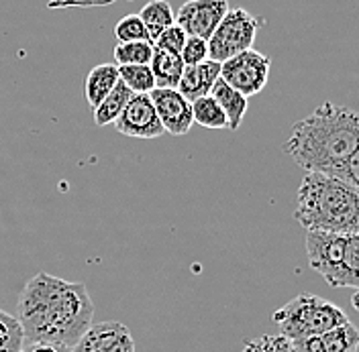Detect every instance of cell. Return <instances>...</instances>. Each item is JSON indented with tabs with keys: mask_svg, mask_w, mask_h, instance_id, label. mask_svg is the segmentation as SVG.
Here are the masks:
<instances>
[{
	"mask_svg": "<svg viewBox=\"0 0 359 352\" xmlns=\"http://www.w3.org/2000/svg\"><path fill=\"white\" fill-rule=\"evenodd\" d=\"M19 322L25 344H53L72 349L92 326L94 304L84 283L37 273L22 287Z\"/></svg>",
	"mask_w": 359,
	"mask_h": 352,
	"instance_id": "6da1fadb",
	"label": "cell"
},
{
	"mask_svg": "<svg viewBox=\"0 0 359 352\" xmlns=\"http://www.w3.org/2000/svg\"><path fill=\"white\" fill-rule=\"evenodd\" d=\"M294 218L313 232L358 234L359 190L329 174H306L296 194Z\"/></svg>",
	"mask_w": 359,
	"mask_h": 352,
	"instance_id": "3957f363",
	"label": "cell"
},
{
	"mask_svg": "<svg viewBox=\"0 0 359 352\" xmlns=\"http://www.w3.org/2000/svg\"><path fill=\"white\" fill-rule=\"evenodd\" d=\"M149 66L156 78V88H178L180 78L186 67L180 53L157 49V47H154V57Z\"/></svg>",
	"mask_w": 359,
	"mask_h": 352,
	"instance_id": "2e32d148",
	"label": "cell"
},
{
	"mask_svg": "<svg viewBox=\"0 0 359 352\" xmlns=\"http://www.w3.org/2000/svg\"><path fill=\"white\" fill-rule=\"evenodd\" d=\"M271 320L280 328V334L292 342L318 336L349 322V318L339 306L313 293L296 295L288 304L276 309Z\"/></svg>",
	"mask_w": 359,
	"mask_h": 352,
	"instance_id": "5b68a950",
	"label": "cell"
},
{
	"mask_svg": "<svg viewBox=\"0 0 359 352\" xmlns=\"http://www.w3.org/2000/svg\"><path fill=\"white\" fill-rule=\"evenodd\" d=\"M241 352H296L294 342L282 334H264L247 340Z\"/></svg>",
	"mask_w": 359,
	"mask_h": 352,
	"instance_id": "cb8c5ba5",
	"label": "cell"
},
{
	"mask_svg": "<svg viewBox=\"0 0 359 352\" xmlns=\"http://www.w3.org/2000/svg\"><path fill=\"white\" fill-rule=\"evenodd\" d=\"M269 67H271V59L266 53L245 49L221 64V78L231 88L239 90L243 96L251 98L266 88L269 80Z\"/></svg>",
	"mask_w": 359,
	"mask_h": 352,
	"instance_id": "52a82bcc",
	"label": "cell"
},
{
	"mask_svg": "<svg viewBox=\"0 0 359 352\" xmlns=\"http://www.w3.org/2000/svg\"><path fill=\"white\" fill-rule=\"evenodd\" d=\"M114 0H51L49 6H96V4H112Z\"/></svg>",
	"mask_w": 359,
	"mask_h": 352,
	"instance_id": "83f0119b",
	"label": "cell"
},
{
	"mask_svg": "<svg viewBox=\"0 0 359 352\" xmlns=\"http://www.w3.org/2000/svg\"><path fill=\"white\" fill-rule=\"evenodd\" d=\"M192 114H194V122H198L204 129H210V131L229 129L226 114L221 108V104L215 100V96L210 94L192 100Z\"/></svg>",
	"mask_w": 359,
	"mask_h": 352,
	"instance_id": "d6986e66",
	"label": "cell"
},
{
	"mask_svg": "<svg viewBox=\"0 0 359 352\" xmlns=\"http://www.w3.org/2000/svg\"><path fill=\"white\" fill-rule=\"evenodd\" d=\"M139 17H141L143 24L147 27L151 43L159 37V33H163L168 27H172L176 22V13H174L172 4L168 0H149L141 8Z\"/></svg>",
	"mask_w": 359,
	"mask_h": 352,
	"instance_id": "ac0fdd59",
	"label": "cell"
},
{
	"mask_svg": "<svg viewBox=\"0 0 359 352\" xmlns=\"http://www.w3.org/2000/svg\"><path fill=\"white\" fill-rule=\"evenodd\" d=\"M25 332L17 316L0 309V352H21Z\"/></svg>",
	"mask_w": 359,
	"mask_h": 352,
	"instance_id": "44dd1931",
	"label": "cell"
},
{
	"mask_svg": "<svg viewBox=\"0 0 359 352\" xmlns=\"http://www.w3.org/2000/svg\"><path fill=\"white\" fill-rule=\"evenodd\" d=\"M114 37L118 43H131V41H151L147 27L143 24L139 15H127L114 24Z\"/></svg>",
	"mask_w": 359,
	"mask_h": 352,
	"instance_id": "603a6c76",
	"label": "cell"
},
{
	"mask_svg": "<svg viewBox=\"0 0 359 352\" xmlns=\"http://www.w3.org/2000/svg\"><path fill=\"white\" fill-rule=\"evenodd\" d=\"M306 257L331 287H349L359 291V232L331 234L306 230Z\"/></svg>",
	"mask_w": 359,
	"mask_h": 352,
	"instance_id": "277c9868",
	"label": "cell"
},
{
	"mask_svg": "<svg viewBox=\"0 0 359 352\" xmlns=\"http://www.w3.org/2000/svg\"><path fill=\"white\" fill-rule=\"evenodd\" d=\"M149 96L165 132L174 136H182L190 132L194 125L192 102L178 88H154L149 92Z\"/></svg>",
	"mask_w": 359,
	"mask_h": 352,
	"instance_id": "30bf717a",
	"label": "cell"
},
{
	"mask_svg": "<svg viewBox=\"0 0 359 352\" xmlns=\"http://www.w3.org/2000/svg\"><path fill=\"white\" fill-rule=\"evenodd\" d=\"M210 96H215V100L221 104V108L226 114L229 120V131H239L243 118H245L247 106H249V98L243 96L239 90L231 88L223 78H219L215 82V86L210 90Z\"/></svg>",
	"mask_w": 359,
	"mask_h": 352,
	"instance_id": "9a60e30c",
	"label": "cell"
},
{
	"mask_svg": "<svg viewBox=\"0 0 359 352\" xmlns=\"http://www.w3.org/2000/svg\"><path fill=\"white\" fill-rule=\"evenodd\" d=\"M112 55L116 66H149L154 57V43L151 41L116 43Z\"/></svg>",
	"mask_w": 359,
	"mask_h": 352,
	"instance_id": "ffe728a7",
	"label": "cell"
},
{
	"mask_svg": "<svg viewBox=\"0 0 359 352\" xmlns=\"http://www.w3.org/2000/svg\"><path fill=\"white\" fill-rule=\"evenodd\" d=\"M121 80L133 90V94H149L156 88L151 66H118Z\"/></svg>",
	"mask_w": 359,
	"mask_h": 352,
	"instance_id": "7402d4cb",
	"label": "cell"
},
{
	"mask_svg": "<svg viewBox=\"0 0 359 352\" xmlns=\"http://www.w3.org/2000/svg\"><path fill=\"white\" fill-rule=\"evenodd\" d=\"M219 78H221V64L208 57L202 64L184 67L178 90L192 102L201 96H208Z\"/></svg>",
	"mask_w": 359,
	"mask_h": 352,
	"instance_id": "4fadbf2b",
	"label": "cell"
},
{
	"mask_svg": "<svg viewBox=\"0 0 359 352\" xmlns=\"http://www.w3.org/2000/svg\"><path fill=\"white\" fill-rule=\"evenodd\" d=\"M229 8V0H188L178 8L176 22L188 37H201L208 41Z\"/></svg>",
	"mask_w": 359,
	"mask_h": 352,
	"instance_id": "9c48e42d",
	"label": "cell"
},
{
	"mask_svg": "<svg viewBox=\"0 0 359 352\" xmlns=\"http://www.w3.org/2000/svg\"><path fill=\"white\" fill-rule=\"evenodd\" d=\"M186 39H188L186 31L180 27L178 22H174V24H172V27H168L163 33H159V37L154 41V47H157V49H165V51H174V53H180V51H182V47H184V43H186Z\"/></svg>",
	"mask_w": 359,
	"mask_h": 352,
	"instance_id": "d4e9b609",
	"label": "cell"
},
{
	"mask_svg": "<svg viewBox=\"0 0 359 352\" xmlns=\"http://www.w3.org/2000/svg\"><path fill=\"white\" fill-rule=\"evenodd\" d=\"M359 147V112L335 102H323L292 127L284 153L306 174H329Z\"/></svg>",
	"mask_w": 359,
	"mask_h": 352,
	"instance_id": "7a4b0ae2",
	"label": "cell"
},
{
	"mask_svg": "<svg viewBox=\"0 0 359 352\" xmlns=\"http://www.w3.org/2000/svg\"><path fill=\"white\" fill-rule=\"evenodd\" d=\"M184 66H196L202 64L204 59H208V41L201 39V37H188L186 43L180 51Z\"/></svg>",
	"mask_w": 359,
	"mask_h": 352,
	"instance_id": "484cf974",
	"label": "cell"
},
{
	"mask_svg": "<svg viewBox=\"0 0 359 352\" xmlns=\"http://www.w3.org/2000/svg\"><path fill=\"white\" fill-rule=\"evenodd\" d=\"M131 98H133V90L129 88L123 80H118V84L111 90V94L94 108V122L98 127L114 125V120L123 114Z\"/></svg>",
	"mask_w": 359,
	"mask_h": 352,
	"instance_id": "e0dca14e",
	"label": "cell"
},
{
	"mask_svg": "<svg viewBox=\"0 0 359 352\" xmlns=\"http://www.w3.org/2000/svg\"><path fill=\"white\" fill-rule=\"evenodd\" d=\"M72 352H135V340L123 322L92 324Z\"/></svg>",
	"mask_w": 359,
	"mask_h": 352,
	"instance_id": "8fae6325",
	"label": "cell"
},
{
	"mask_svg": "<svg viewBox=\"0 0 359 352\" xmlns=\"http://www.w3.org/2000/svg\"><path fill=\"white\" fill-rule=\"evenodd\" d=\"M294 349L296 352H358L359 330L351 322H347L318 336L296 340Z\"/></svg>",
	"mask_w": 359,
	"mask_h": 352,
	"instance_id": "7c38bea8",
	"label": "cell"
},
{
	"mask_svg": "<svg viewBox=\"0 0 359 352\" xmlns=\"http://www.w3.org/2000/svg\"><path fill=\"white\" fill-rule=\"evenodd\" d=\"M114 129L133 139H157L165 134L149 94H133L123 114L114 120Z\"/></svg>",
	"mask_w": 359,
	"mask_h": 352,
	"instance_id": "ba28073f",
	"label": "cell"
},
{
	"mask_svg": "<svg viewBox=\"0 0 359 352\" xmlns=\"http://www.w3.org/2000/svg\"><path fill=\"white\" fill-rule=\"evenodd\" d=\"M121 73L116 64H100L90 69V73L84 80V96L92 108H96L118 84Z\"/></svg>",
	"mask_w": 359,
	"mask_h": 352,
	"instance_id": "5bb4252c",
	"label": "cell"
},
{
	"mask_svg": "<svg viewBox=\"0 0 359 352\" xmlns=\"http://www.w3.org/2000/svg\"><path fill=\"white\" fill-rule=\"evenodd\" d=\"M21 352H72V349L53 346V344H25Z\"/></svg>",
	"mask_w": 359,
	"mask_h": 352,
	"instance_id": "f1b7e54d",
	"label": "cell"
},
{
	"mask_svg": "<svg viewBox=\"0 0 359 352\" xmlns=\"http://www.w3.org/2000/svg\"><path fill=\"white\" fill-rule=\"evenodd\" d=\"M335 177L347 181L349 185H353L355 190H359V147L353 153L347 157V161L337 169Z\"/></svg>",
	"mask_w": 359,
	"mask_h": 352,
	"instance_id": "4316f807",
	"label": "cell"
},
{
	"mask_svg": "<svg viewBox=\"0 0 359 352\" xmlns=\"http://www.w3.org/2000/svg\"><path fill=\"white\" fill-rule=\"evenodd\" d=\"M259 29V21L245 8H229L208 39V57L223 64L233 55L251 49Z\"/></svg>",
	"mask_w": 359,
	"mask_h": 352,
	"instance_id": "8992f818",
	"label": "cell"
}]
</instances>
